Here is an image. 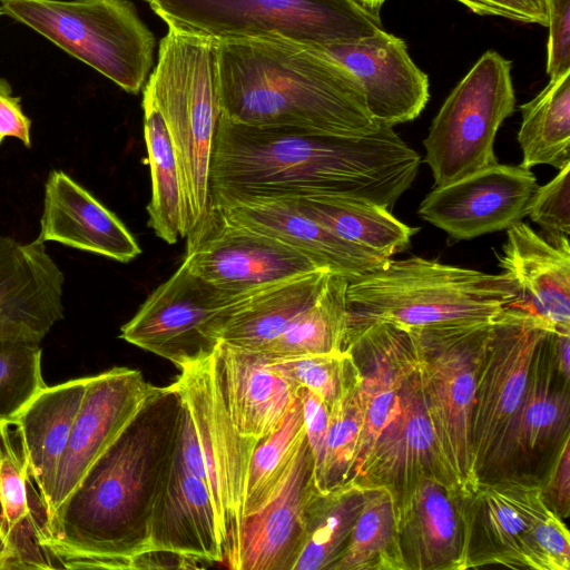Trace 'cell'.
Wrapping results in <instances>:
<instances>
[{
	"label": "cell",
	"mask_w": 570,
	"mask_h": 570,
	"mask_svg": "<svg viewBox=\"0 0 570 570\" xmlns=\"http://www.w3.org/2000/svg\"><path fill=\"white\" fill-rule=\"evenodd\" d=\"M420 163L393 127L342 138L247 126L220 115L209 168L212 206L333 195L391 208Z\"/></svg>",
	"instance_id": "obj_1"
},
{
	"label": "cell",
	"mask_w": 570,
	"mask_h": 570,
	"mask_svg": "<svg viewBox=\"0 0 570 570\" xmlns=\"http://www.w3.org/2000/svg\"><path fill=\"white\" fill-rule=\"evenodd\" d=\"M181 397L157 386L46 523L43 546L65 569H131L150 550V521L175 454Z\"/></svg>",
	"instance_id": "obj_2"
},
{
	"label": "cell",
	"mask_w": 570,
	"mask_h": 570,
	"mask_svg": "<svg viewBox=\"0 0 570 570\" xmlns=\"http://www.w3.org/2000/svg\"><path fill=\"white\" fill-rule=\"evenodd\" d=\"M217 67L222 115L233 122L342 138L381 127L356 78L321 48L275 38L219 41Z\"/></svg>",
	"instance_id": "obj_3"
},
{
	"label": "cell",
	"mask_w": 570,
	"mask_h": 570,
	"mask_svg": "<svg viewBox=\"0 0 570 570\" xmlns=\"http://www.w3.org/2000/svg\"><path fill=\"white\" fill-rule=\"evenodd\" d=\"M519 301L518 285L504 273L389 258L348 282L347 323L386 322L409 331L488 323Z\"/></svg>",
	"instance_id": "obj_4"
},
{
	"label": "cell",
	"mask_w": 570,
	"mask_h": 570,
	"mask_svg": "<svg viewBox=\"0 0 570 570\" xmlns=\"http://www.w3.org/2000/svg\"><path fill=\"white\" fill-rule=\"evenodd\" d=\"M144 87L142 107L160 114L176 154L189 235L212 209L209 168L222 115L217 42L168 27Z\"/></svg>",
	"instance_id": "obj_5"
},
{
	"label": "cell",
	"mask_w": 570,
	"mask_h": 570,
	"mask_svg": "<svg viewBox=\"0 0 570 570\" xmlns=\"http://www.w3.org/2000/svg\"><path fill=\"white\" fill-rule=\"evenodd\" d=\"M169 28L219 41L284 39L315 48L368 37L380 17L355 0H151Z\"/></svg>",
	"instance_id": "obj_6"
},
{
	"label": "cell",
	"mask_w": 570,
	"mask_h": 570,
	"mask_svg": "<svg viewBox=\"0 0 570 570\" xmlns=\"http://www.w3.org/2000/svg\"><path fill=\"white\" fill-rule=\"evenodd\" d=\"M2 13L136 95L154 65L156 39L128 0H0Z\"/></svg>",
	"instance_id": "obj_7"
},
{
	"label": "cell",
	"mask_w": 570,
	"mask_h": 570,
	"mask_svg": "<svg viewBox=\"0 0 570 570\" xmlns=\"http://www.w3.org/2000/svg\"><path fill=\"white\" fill-rule=\"evenodd\" d=\"M469 505L466 569L569 570V531L546 503L541 484L515 474L483 480Z\"/></svg>",
	"instance_id": "obj_8"
},
{
	"label": "cell",
	"mask_w": 570,
	"mask_h": 570,
	"mask_svg": "<svg viewBox=\"0 0 570 570\" xmlns=\"http://www.w3.org/2000/svg\"><path fill=\"white\" fill-rule=\"evenodd\" d=\"M494 321L412 330L419 343L426 412L440 454L458 488L469 495L480 483L471 444L475 382Z\"/></svg>",
	"instance_id": "obj_9"
},
{
	"label": "cell",
	"mask_w": 570,
	"mask_h": 570,
	"mask_svg": "<svg viewBox=\"0 0 570 570\" xmlns=\"http://www.w3.org/2000/svg\"><path fill=\"white\" fill-rule=\"evenodd\" d=\"M514 107L511 62L489 50L452 89L423 141L435 186L497 164L494 139Z\"/></svg>",
	"instance_id": "obj_10"
},
{
	"label": "cell",
	"mask_w": 570,
	"mask_h": 570,
	"mask_svg": "<svg viewBox=\"0 0 570 570\" xmlns=\"http://www.w3.org/2000/svg\"><path fill=\"white\" fill-rule=\"evenodd\" d=\"M210 355L183 365L171 384L194 424L218 521L224 564L236 570L248 468L259 440L244 436L236 430L216 382Z\"/></svg>",
	"instance_id": "obj_11"
},
{
	"label": "cell",
	"mask_w": 570,
	"mask_h": 570,
	"mask_svg": "<svg viewBox=\"0 0 570 570\" xmlns=\"http://www.w3.org/2000/svg\"><path fill=\"white\" fill-rule=\"evenodd\" d=\"M250 294L223 291L195 275L183 261L121 326L120 338L179 370L214 352L227 320Z\"/></svg>",
	"instance_id": "obj_12"
},
{
	"label": "cell",
	"mask_w": 570,
	"mask_h": 570,
	"mask_svg": "<svg viewBox=\"0 0 570 570\" xmlns=\"http://www.w3.org/2000/svg\"><path fill=\"white\" fill-rule=\"evenodd\" d=\"M548 331L540 318L513 305L493 322L478 370L471 416L480 481L490 474L522 401L535 348Z\"/></svg>",
	"instance_id": "obj_13"
},
{
	"label": "cell",
	"mask_w": 570,
	"mask_h": 570,
	"mask_svg": "<svg viewBox=\"0 0 570 570\" xmlns=\"http://www.w3.org/2000/svg\"><path fill=\"white\" fill-rule=\"evenodd\" d=\"M184 262L195 275L234 294H250L318 269L299 252L228 220L214 206L187 235Z\"/></svg>",
	"instance_id": "obj_14"
},
{
	"label": "cell",
	"mask_w": 570,
	"mask_h": 570,
	"mask_svg": "<svg viewBox=\"0 0 570 570\" xmlns=\"http://www.w3.org/2000/svg\"><path fill=\"white\" fill-rule=\"evenodd\" d=\"M156 389L140 371L129 367L89 376L46 505L47 522Z\"/></svg>",
	"instance_id": "obj_15"
},
{
	"label": "cell",
	"mask_w": 570,
	"mask_h": 570,
	"mask_svg": "<svg viewBox=\"0 0 570 570\" xmlns=\"http://www.w3.org/2000/svg\"><path fill=\"white\" fill-rule=\"evenodd\" d=\"M426 476L445 480L458 488L435 441L417 365L401 389L395 414L382 429L350 481L363 488L386 489L396 509Z\"/></svg>",
	"instance_id": "obj_16"
},
{
	"label": "cell",
	"mask_w": 570,
	"mask_h": 570,
	"mask_svg": "<svg viewBox=\"0 0 570 570\" xmlns=\"http://www.w3.org/2000/svg\"><path fill=\"white\" fill-rule=\"evenodd\" d=\"M537 187L530 169L497 163L435 186L419 215L455 240L472 239L520 222Z\"/></svg>",
	"instance_id": "obj_17"
},
{
	"label": "cell",
	"mask_w": 570,
	"mask_h": 570,
	"mask_svg": "<svg viewBox=\"0 0 570 570\" xmlns=\"http://www.w3.org/2000/svg\"><path fill=\"white\" fill-rule=\"evenodd\" d=\"M470 495L445 480L426 476L394 509L405 570L466 569Z\"/></svg>",
	"instance_id": "obj_18"
},
{
	"label": "cell",
	"mask_w": 570,
	"mask_h": 570,
	"mask_svg": "<svg viewBox=\"0 0 570 570\" xmlns=\"http://www.w3.org/2000/svg\"><path fill=\"white\" fill-rule=\"evenodd\" d=\"M343 351L352 355L356 365L363 411L353 475L395 414L401 389L419 365L420 351L412 331L377 321L347 323Z\"/></svg>",
	"instance_id": "obj_19"
},
{
	"label": "cell",
	"mask_w": 570,
	"mask_h": 570,
	"mask_svg": "<svg viewBox=\"0 0 570 570\" xmlns=\"http://www.w3.org/2000/svg\"><path fill=\"white\" fill-rule=\"evenodd\" d=\"M358 81L372 118L385 127L415 119L430 99V81L405 41L384 28L372 36L321 48Z\"/></svg>",
	"instance_id": "obj_20"
},
{
	"label": "cell",
	"mask_w": 570,
	"mask_h": 570,
	"mask_svg": "<svg viewBox=\"0 0 570 570\" xmlns=\"http://www.w3.org/2000/svg\"><path fill=\"white\" fill-rule=\"evenodd\" d=\"M320 492L305 434L276 492L245 517L236 570H293L304 547L308 508Z\"/></svg>",
	"instance_id": "obj_21"
},
{
	"label": "cell",
	"mask_w": 570,
	"mask_h": 570,
	"mask_svg": "<svg viewBox=\"0 0 570 570\" xmlns=\"http://www.w3.org/2000/svg\"><path fill=\"white\" fill-rule=\"evenodd\" d=\"M63 283L45 243L0 236V337L41 342L63 318Z\"/></svg>",
	"instance_id": "obj_22"
},
{
	"label": "cell",
	"mask_w": 570,
	"mask_h": 570,
	"mask_svg": "<svg viewBox=\"0 0 570 570\" xmlns=\"http://www.w3.org/2000/svg\"><path fill=\"white\" fill-rule=\"evenodd\" d=\"M210 358L236 430L256 440L277 430L296 401L298 386L276 371L262 352L219 342Z\"/></svg>",
	"instance_id": "obj_23"
},
{
	"label": "cell",
	"mask_w": 570,
	"mask_h": 570,
	"mask_svg": "<svg viewBox=\"0 0 570 570\" xmlns=\"http://www.w3.org/2000/svg\"><path fill=\"white\" fill-rule=\"evenodd\" d=\"M498 257L502 273L520 289V307L552 332H570V244L543 238L522 220L507 229Z\"/></svg>",
	"instance_id": "obj_24"
},
{
	"label": "cell",
	"mask_w": 570,
	"mask_h": 570,
	"mask_svg": "<svg viewBox=\"0 0 570 570\" xmlns=\"http://www.w3.org/2000/svg\"><path fill=\"white\" fill-rule=\"evenodd\" d=\"M217 208L228 220L276 238L306 256L318 269L342 275L348 282L389 259L342 239L301 213L291 199L252 200Z\"/></svg>",
	"instance_id": "obj_25"
},
{
	"label": "cell",
	"mask_w": 570,
	"mask_h": 570,
	"mask_svg": "<svg viewBox=\"0 0 570 570\" xmlns=\"http://www.w3.org/2000/svg\"><path fill=\"white\" fill-rule=\"evenodd\" d=\"M37 239L57 242L121 263L141 249L122 224L86 188L62 170L53 169L45 183L43 209Z\"/></svg>",
	"instance_id": "obj_26"
},
{
	"label": "cell",
	"mask_w": 570,
	"mask_h": 570,
	"mask_svg": "<svg viewBox=\"0 0 570 570\" xmlns=\"http://www.w3.org/2000/svg\"><path fill=\"white\" fill-rule=\"evenodd\" d=\"M569 381L557 368L553 332L548 331L535 348L522 401L491 471L517 466L561 442L569 434Z\"/></svg>",
	"instance_id": "obj_27"
},
{
	"label": "cell",
	"mask_w": 570,
	"mask_h": 570,
	"mask_svg": "<svg viewBox=\"0 0 570 570\" xmlns=\"http://www.w3.org/2000/svg\"><path fill=\"white\" fill-rule=\"evenodd\" d=\"M150 550L168 551L206 563L225 554L212 497L204 481L183 464L176 449L150 521Z\"/></svg>",
	"instance_id": "obj_28"
},
{
	"label": "cell",
	"mask_w": 570,
	"mask_h": 570,
	"mask_svg": "<svg viewBox=\"0 0 570 570\" xmlns=\"http://www.w3.org/2000/svg\"><path fill=\"white\" fill-rule=\"evenodd\" d=\"M14 434L10 425H0V569L59 568L57 559L42 544L45 504L32 487Z\"/></svg>",
	"instance_id": "obj_29"
},
{
	"label": "cell",
	"mask_w": 570,
	"mask_h": 570,
	"mask_svg": "<svg viewBox=\"0 0 570 570\" xmlns=\"http://www.w3.org/2000/svg\"><path fill=\"white\" fill-rule=\"evenodd\" d=\"M88 379L46 386L28 403L14 423L27 471L37 485L45 509Z\"/></svg>",
	"instance_id": "obj_30"
},
{
	"label": "cell",
	"mask_w": 570,
	"mask_h": 570,
	"mask_svg": "<svg viewBox=\"0 0 570 570\" xmlns=\"http://www.w3.org/2000/svg\"><path fill=\"white\" fill-rule=\"evenodd\" d=\"M330 274L317 269L254 292L232 313L220 332L219 342L263 351L317 299Z\"/></svg>",
	"instance_id": "obj_31"
},
{
	"label": "cell",
	"mask_w": 570,
	"mask_h": 570,
	"mask_svg": "<svg viewBox=\"0 0 570 570\" xmlns=\"http://www.w3.org/2000/svg\"><path fill=\"white\" fill-rule=\"evenodd\" d=\"M304 215L342 239L384 258L409 248L419 229L397 219L375 203L333 195L291 199Z\"/></svg>",
	"instance_id": "obj_32"
},
{
	"label": "cell",
	"mask_w": 570,
	"mask_h": 570,
	"mask_svg": "<svg viewBox=\"0 0 570 570\" xmlns=\"http://www.w3.org/2000/svg\"><path fill=\"white\" fill-rule=\"evenodd\" d=\"M520 111V166L550 165L559 170L570 164V72L550 79Z\"/></svg>",
	"instance_id": "obj_33"
},
{
	"label": "cell",
	"mask_w": 570,
	"mask_h": 570,
	"mask_svg": "<svg viewBox=\"0 0 570 570\" xmlns=\"http://www.w3.org/2000/svg\"><path fill=\"white\" fill-rule=\"evenodd\" d=\"M144 108V136L151 175V198L147 206L148 225L168 244L187 237L188 218L176 154L160 114Z\"/></svg>",
	"instance_id": "obj_34"
},
{
	"label": "cell",
	"mask_w": 570,
	"mask_h": 570,
	"mask_svg": "<svg viewBox=\"0 0 570 570\" xmlns=\"http://www.w3.org/2000/svg\"><path fill=\"white\" fill-rule=\"evenodd\" d=\"M365 493V488L348 481L315 497L307 511L304 547L293 570H331L347 544Z\"/></svg>",
	"instance_id": "obj_35"
},
{
	"label": "cell",
	"mask_w": 570,
	"mask_h": 570,
	"mask_svg": "<svg viewBox=\"0 0 570 570\" xmlns=\"http://www.w3.org/2000/svg\"><path fill=\"white\" fill-rule=\"evenodd\" d=\"M348 279L331 273L317 299L263 351L269 357L342 352L347 325Z\"/></svg>",
	"instance_id": "obj_36"
},
{
	"label": "cell",
	"mask_w": 570,
	"mask_h": 570,
	"mask_svg": "<svg viewBox=\"0 0 570 570\" xmlns=\"http://www.w3.org/2000/svg\"><path fill=\"white\" fill-rule=\"evenodd\" d=\"M365 489V501L347 544L331 570H405L397 543L393 498L383 488Z\"/></svg>",
	"instance_id": "obj_37"
},
{
	"label": "cell",
	"mask_w": 570,
	"mask_h": 570,
	"mask_svg": "<svg viewBox=\"0 0 570 570\" xmlns=\"http://www.w3.org/2000/svg\"><path fill=\"white\" fill-rule=\"evenodd\" d=\"M305 434L303 407L297 395L279 428L261 439L253 452L246 482L245 517L259 510L276 492Z\"/></svg>",
	"instance_id": "obj_38"
},
{
	"label": "cell",
	"mask_w": 570,
	"mask_h": 570,
	"mask_svg": "<svg viewBox=\"0 0 570 570\" xmlns=\"http://www.w3.org/2000/svg\"><path fill=\"white\" fill-rule=\"evenodd\" d=\"M363 429V411L356 382L331 406L324 454L317 470L321 492L351 480L353 464Z\"/></svg>",
	"instance_id": "obj_39"
},
{
	"label": "cell",
	"mask_w": 570,
	"mask_h": 570,
	"mask_svg": "<svg viewBox=\"0 0 570 570\" xmlns=\"http://www.w3.org/2000/svg\"><path fill=\"white\" fill-rule=\"evenodd\" d=\"M40 342L0 337V425H14L28 403L47 386Z\"/></svg>",
	"instance_id": "obj_40"
},
{
	"label": "cell",
	"mask_w": 570,
	"mask_h": 570,
	"mask_svg": "<svg viewBox=\"0 0 570 570\" xmlns=\"http://www.w3.org/2000/svg\"><path fill=\"white\" fill-rule=\"evenodd\" d=\"M267 357L276 371L297 386L306 387L321 396L330 409L358 376L356 365L347 351L295 357Z\"/></svg>",
	"instance_id": "obj_41"
},
{
	"label": "cell",
	"mask_w": 570,
	"mask_h": 570,
	"mask_svg": "<svg viewBox=\"0 0 570 570\" xmlns=\"http://www.w3.org/2000/svg\"><path fill=\"white\" fill-rule=\"evenodd\" d=\"M528 215L542 227L548 239L558 242L570 234V164L559 169L557 176L538 186L527 208Z\"/></svg>",
	"instance_id": "obj_42"
},
{
	"label": "cell",
	"mask_w": 570,
	"mask_h": 570,
	"mask_svg": "<svg viewBox=\"0 0 570 570\" xmlns=\"http://www.w3.org/2000/svg\"><path fill=\"white\" fill-rule=\"evenodd\" d=\"M547 27V73L552 79L570 72V0H548Z\"/></svg>",
	"instance_id": "obj_43"
},
{
	"label": "cell",
	"mask_w": 570,
	"mask_h": 570,
	"mask_svg": "<svg viewBox=\"0 0 570 570\" xmlns=\"http://www.w3.org/2000/svg\"><path fill=\"white\" fill-rule=\"evenodd\" d=\"M480 16L548 24V0H455Z\"/></svg>",
	"instance_id": "obj_44"
},
{
	"label": "cell",
	"mask_w": 570,
	"mask_h": 570,
	"mask_svg": "<svg viewBox=\"0 0 570 570\" xmlns=\"http://www.w3.org/2000/svg\"><path fill=\"white\" fill-rule=\"evenodd\" d=\"M542 488L548 507L561 519L570 512V434L560 442L549 475Z\"/></svg>",
	"instance_id": "obj_45"
},
{
	"label": "cell",
	"mask_w": 570,
	"mask_h": 570,
	"mask_svg": "<svg viewBox=\"0 0 570 570\" xmlns=\"http://www.w3.org/2000/svg\"><path fill=\"white\" fill-rule=\"evenodd\" d=\"M297 395L302 402L305 433L313 452L315 474L321 466L330 424V406L317 394L298 386Z\"/></svg>",
	"instance_id": "obj_46"
},
{
	"label": "cell",
	"mask_w": 570,
	"mask_h": 570,
	"mask_svg": "<svg viewBox=\"0 0 570 570\" xmlns=\"http://www.w3.org/2000/svg\"><path fill=\"white\" fill-rule=\"evenodd\" d=\"M30 128L31 120L23 114L20 98L13 96L10 83L0 78V138L13 137L30 148Z\"/></svg>",
	"instance_id": "obj_47"
},
{
	"label": "cell",
	"mask_w": 570,
	"mask_h": 570,
	"mask_svg": "<svg viewBox=\"0 0 570 570\" xmlns=\"http://www.w3.org/2000/svg\"><path fill=\"white\" fill-rule=\"evenodd\" d=\"M553 351L559 373L569 381L570 374V332H553Z\"/></svg>",
	"instance_id": "obj_48"
},
{
	"label": "cell",
	"mask_w": 570,
	"mask_h": 570,
	"mask_svg": "<svg viewBox=\"0 0 570 570\" xmlns=\"http://www.w3.org/2000/svg\"><path fill=\"white\" fill-rule=\"evenodd\" d=\"M358 4L365 8L371 13L380 17V10L385 0H355Z\"/></svg>",
	"instance_id": "obj_49"
},
{
	"label": "cell",
	"mask_w": 570,
	"mask_h": 570,
	"mask_svg": "<svg viewBox=\"0 0 570 570\" xmlns=\"http://www.w3.org/2000/svg\"><path fill=\"white\" fill-rule=\"evenodd\" d=\"M0 531H1V504H0Z\"/></svg>",
	"instance_id": "obj_50"
},
{
	"label": "cell",
	"mask_w": 570,
	"mask_h": 570,
	"mask_svg": "<svg viewBox=\"0 0 570 570\" xmlns=\"http://www.w3.org/2000/svg\"><path fill=\"white\" fill-rule=\"evenodd\" d=\"M1 548H2V543H1V538H0V552H1Z\"/></svg>",
	"instance_id": "obj_51"
},
{
	"label": "cell",
	"mask_w": 570,
	"mask_h": 570,
	"mask_svg": "<svg viewBox=\"0 0 570 570\" xmlns=\"http://www.w3.org/2000/svg\"><path fill=\"white\" fill-rule=\"evenodd\" d=\"M1 14H3V13H2V10H1V8H0V16H1Z\"/></svg>",
	"instance_id": "obj_52"
},
{
	"label": "cell",
	"mask_w": 570,
	"mask_h": 570,
	"mask_svg": "<svg viewBox=\"0 0 570 570\" xmlns=\"http://www.w3.org/2000/svg\"><path fill=\"white\" fill-rule=\"evenodd\" d=\"M2 140H3V139H2V138H0V145H1Z\"/></svg>",
	"instance_id": "obj_53"
},
{
	"label": "cell",
	"mask_w": 570,
	"mask_h": 570,
	"mask_svg": "<svg viewBox=\"0 0 570 570\" xmlns=\"http://www.w3.org/2000/svg\"><path fill=\"white\" fill-rule=\"evenodd\" d=\"M145 1H148V2H150L151 0H145Z\"/></svg>",
	"instance_id": "obj_54"
}]
</instances>
